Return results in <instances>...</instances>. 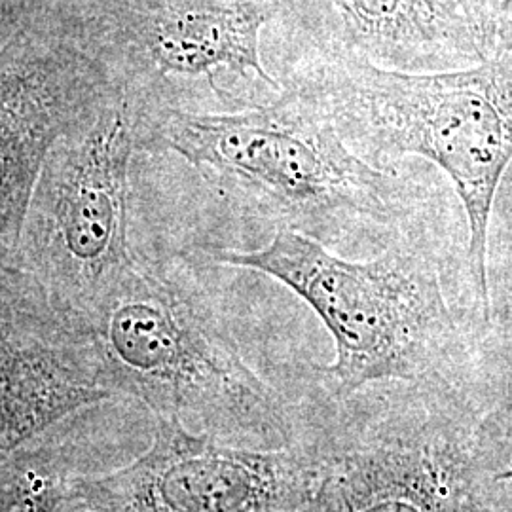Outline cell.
Instances as JSON below:
<instances>
[{
    "label": "cell",
    "instance_id": "obj_1",
    "mask_svg": "<svg viewBox=\"0 0 512 512\" xmlns=\"http://www.w3.org/2000/svg\"><path fill=\"white\" fill-rule=\"evenodd\" d=\"M412 228L384 253L353 262L293 230L256 251L217 249L220 264L270 275L298 294L332 334L336 359L313 366L334 397L372 385H414L475 404L484 313L473 279Z\"/></svg>",
    "mask_w": 512,
    "mask_h": 512
},
{
    "label": "cell",
    "instance_id": "obj_2",
    "mask_svg": "<svg viewBox=\"0 0 512 512\" xmlns=\"http://www.w3.org/2000/svg\"><path fill=\"white\" fill-rule=\"evenodd\" d=\"M158 137L275 232L293 230L323 247L384 251L423 213L420 186L365 162L291 84L272 103L236 114L167 110Z\"/></svg>",
    "mask_w": 512,
    "mask_h": 512
},
{
    "label": "cell",
    "instance_id": "obj_3",
    "mask_svg": "<svg viewBox=\"0 0 512 512\" xmlns=\"http://www.w3.org/2000/svg\"><path fill=\"white\" fill-rule=\"evenodd\" d=\"M321 38L287 82L310 95L368 164L397 169L404 156H420L450 179L465 211L469 270L486 321V232L512 164V52L459 71L404 73Z\"/></svg>",
    "mask_w": 512,
    "mask_h": 512
},
{
    "label": "cell",
    "instance_id": "obj_4",
    "mask_svg": "<svg viewBox=\"0 0 512 512\" xmlns=\"http://www.w3.org/2000/svg\"><path fill=\"white\" fill-rule=\"evenodd\" d=\"M480 418L475 404L414 385L329 393L298 512H492L476 465Z\"/></svg>",
    "mask_w": 512,
    "mask_h": 512
},
{
    "label": "cell",
    "instance_id": "obj_5",
    "mask_svg": "<svg viewBox=\"0 0 512 512\" xmlns=\"http://www.w3.org/2000/svg\"><path fill=\"white\" fill-rule=\"evenodd\" d=\"M308 2L334 16L336 37L329 38L384 69L444 73L486 61L458 0H285V6Z\"/></svg>",
    "mask_w": 512,
    "mask_h": 512
},
{
    "label": "cell",
    "instance_id": "obj_6",
    "mask_svg": "<svg viewBox=\"0 0 512 512\" xmlns=\"http://www.w3.org/2000/svg\"><path fill=\"white\" fill-rule=\"evenodd\" d=\"M285 0H173L148 25V50L165 73L228 71L279 95L260 61V33L283 18Z\"/></svg>",
    "mask_w": 512,
    "mask_h": 512
},
{
    "label": "cell",
    "instance_id": "obj_7",
    "mask_svg": "<svg viewBox=\"0 0 512 512\" xmlns=\"http://www.w3.org/2000/svg\"><path fill=\"white\" fill-rule=\"evenodd\" d=\"M488 313L476 344L484 414L512 393V164L497 186L486 232Z\"/></svg>",
    "mask_w": 512,
    "mask_h": 512
},
{
    "label": "cell",
    "instance_id": "obj_8",
    "mask_svg": "<svg viewBox=\"0 0 512 512\" xmlns=\"http://www.w3.org/2000/svg\"><path fill=\"white\" fill-rule=\"evenodd\" d=\"M475 456L488 509L512 512V393L478 421Z\"/></svg>",
    "mask_w": 512,
    "mask_h": 512
},
{
    "label": "cell",
    "instance_id": "obj_9",
    "mask_svg": "<svg viewBox=\"0 0 512 512\" xmlns=\"http://www.w3.org/2000/svg\"><path fill=\"white\" fill-rule=\"evenodd\" d=\"M118 215V190L112 177L109 181H99L88 173L71 200L65 222L67 243L74 255L82 258L101 255L114 238Z\"/></svg>",
    "mask_w": 512,
    "mask_h": 512
},
{
    "label": "cell",
    "instance_id": "obj_10",
    "mask_svg": "<svg viewBox=\"0 0 512 512\" xmlns=\"http://www.w3.org/2000/svg\"><path fill=\"white\" fill-rule=\"evenodd\" d=\"M465 18L469 19L476 42L484 57L495 54V38H497V19L503 0H458Z\"/></svg>",
    "mask_w": 512,
    "mask_h": 512
},
{
    "label": "cell",
    "instance_id": "obj_11",
    "mask_svg": "<svg viewBox=\"0 0 512 512\" xmlns=\"http://www.w3.org/2000/svg\"><path fill=\"white\" fill-rule=\"evenodd\" d=\"M501 52H512V0L501 2L499 19H497L495 54H501Z\"/></svg>",
    "mask_w": 512,
    "mask_h": 512
}]
</instances>
